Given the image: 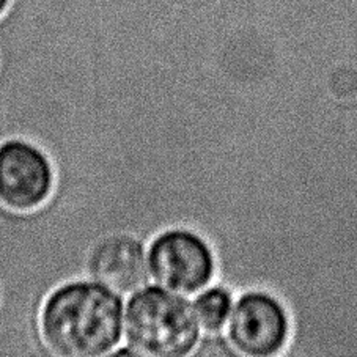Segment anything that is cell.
<instances>
[{"label":"cell","mask_w":357,"mask_h":357,"mask_svg":"<svg viewBox=\"0 0 357 357\" xmlns=\"http://www.w3.org/2000/svg\"><path fill=\"white\" fill-rule=\"evenodd\" d=\"M126 299L79 277L55 287L40 312V331L55 357H101L125 340Z\"/></svg>","instance_id":"cell-1"},{"label":"cell","mask_w":357,"mask_h":357,"mask_svg":"<svg viewBox=\"0 0 357 357\" xmlns=\"http://www.w3.org/2000/svg\"><path fill=\"white\" fill-rule=\"evenodd\" d=\"M202 334L189 296L151 282L126 298L125 340L145 357H188Z\"/></svg>","instance_id":"cell-2"},{"label":"cell","mask_w":357,"mask_h":357,"mask_svg":"<svg viewBox=\"0 0 357 357\" xmlns=\"http://www.w3.org/2000/svg\"><path fill=\"white\" fill-rule=\"evenodd\" d=\"M151 282L195 296L216 280V254L205 236L186 227L167 229L149 243Z\"/></svg>","instance_id":"cell-3"},{"label":"cell","mask_w":357,"mask_h":357,"mask_svg":"<svg viewBox=\"0 0 357 357\" xmlns=\"http://www.w3.org/2000/svg\"><path fill=\"white\" fill-rule=\"evenodd\" d=\"M225 335L243 357H280L290 344V313L275 294L249 288L235 301Z\"/></svg>","instance_id":"cell-4"},{"label":"cell","mask_w":357,"mask_h":357,"mask_svg":"<svg viewBox=\"0 0 357 357\" xmlns=\"http://www.w3.org/2000/svg\"><path fill=\"white\" fill-rule=\"evenodd\" d=\"M54 165L33 142L10 137L0 142V203L13 211H32L52 194Z\"/></svg>","instance_id":"cell-5"},{"label":"cell","mask_w":357,"mask_h":357,"mask_svg":"<svg viewBox=\"0 0 357 357\" xmlns=\"http://www.w3.org/2000/svg\"><path fill=\"white\" fill-rule=\"evenodd\" d=\"M85 277L129 298L151 283L149 244L129 233L101 238L89 252Z\"/></svg>","instance_id":"cell-6"},{"label":"cell","mask_w":357,"mask_h":357,"mask_svg":"<svg viewBox=\"0 0 357 357\" xmlns=\"http://www.w3.org/2000/svg\"><path fill=\"white\" fill-rule=\"evenodd\" d=\"M233 305H235V291L224 283L213 282L203 288L192 299V307L199 319L200 328L206 334L224 332L229 323Z\"/></svg>","instance_id":"cell-7"},{"label":"cell","mask_w":357,"mask_h":357,"mask_svg":"<svg viewBox=\"0 0 357 357\" xmlns=\"http://www.w3.org/2000/svg\"><path fill=\"white\" fill-rule=\"evenodd\" d=\"M101 357H145V356L140 354L139 351H135L131 347H116L115 349L109 351L107 354H104Z\"/></svg>","instance_id":"cell-8"},{"label":"cell","mask_w":357,"mask_h":357,"mask_svg":"<svg viewBox=\"0 0 357 357\" xmlns=\"http://www.w3.org/2000/svg\"><path fill=\"white\" fill-rule=\"evenodd\" d=\"M8 3H10V0H0V16L5 13V10H7Z\"/></svg>","instance_id":"cell-9"}]
</instances>
